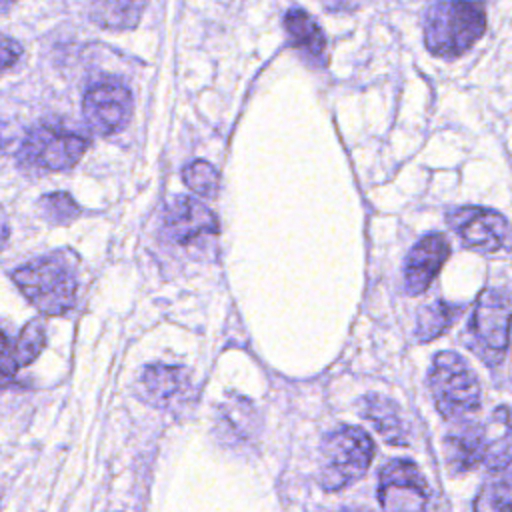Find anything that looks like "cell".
<instances>
[{
    "mask_svg": "<svg viewBox=\"0 0 512 512\" xmlns=\"http://www.w3.org/2000/svg\"><path fill=\"white\" fill-rule=\"evenodd\" d=\"M12 280L28 302L46 316H60L76 302V264L74 254L58 250L40 256L12 272Z\"/></svg>",
    "mask_w": 512,
    "mask_h": 512,
    "instance_id": "cell-1",
    "label": "cell"
},
{
    "mask_svg": "<svg viewBox=\"0 0 512 512\" xmlns=\"http://www.w3.org/2000/svg\"><path fill=\"white\" fill-rule=\"evenodd\" d=\"M486 30V12L478 0H438L424 16L426 48L442 58L470 50Z\"/></svg>",
    "mask_w": 512,
    "mask_h": 512,
    "instance_id": "cell-2",
    "label": "cell"
},
{
    "mask_svg": "<svg viewBox=\"0 0 512 512\" xmlns=\"http://www.w3.org/2000/svg\"><path fill=\"white\" fill-rule=\"evenodd\" d=\"M374 442L358 426H340L328 432L320 446V486L326 492L358 482L370 468Z\"/></svg>",
    "mask_w": 512,
    "mask_h": 512,
    "instance_id": "cell-3",
    "label": "cell"
},
{
    "mask_svg": "<svg viewBox=\"0 0 512 512\" xmlns=\"http://www.w3.org/2000/svg\"><path fill=\"white\" fill-rule=\"evenodd\" d=\"M430 392L446 420L464 422L480 408V384L472 368L456 352H438L428 374Z\"/></svg>",
    "mask_w": 512,
    "mask_h": 512,
    "instance_id": "cell-4",
    "label": "cell"
},
{
    "mask_svg": "<svg viewBox=\"0 0 512 512\" xmlns=\"http://www.w3.org/2000/svg\"><path fill=\"white\" fill-rule=\"evenodd\" d=\"M88 140L76 132L52 124L34 126L18 152V160L26 168L36 170H68L86 152Z\"/></svg>",
    "mask_w": 512,
    "mask_h": 512,
    "instance_id": "cell-5",
    "label": "cell"
},
{
    "mask_svg": "<svg viewBox=\"0 0 512 512\" xmlns=\"http://www.w3.org/2000/svg\"><path fill=\"white\" fill-rule=\"evenodd\" d=\"M510 296L504 288H488L478 298L472 316V334L478 348L490 364H500L508 348Z\"/></svg>",
    "mask_w": 512,
    "mask_h": 512,
    "instance_id": "cell-6",
    "label": "cell"
},
{
    "mask_svg": "<svg viewBox=\"0 0 512 512\" xmlns=\"http://www.w3.org/2000/svg\"><path fill=\"white\" fill-rule=\"evenodd\" d=\"M430 490L410 460H392L380 472L378 500L384 512H426Z\"/></svg>",
    "mask_w": 512,
    "mask_h": 512,
    "instance_id": "cell-7",
    "label": "cell"
},
{
    "mask_svg": "<svg viewBox=\"0 0 512 512\" xmlns=\"http://www.w3.org/2000/svg\"><path fill=\"white\" fill-rule=\"evenodd\" d=\"M82 114L94 132L104 136L116 134L132 116V94L122 82H98L84 94Z\"/></svg>",
    "mask_w": 512,
    "mask_h": 512,
    "instance_id": "cell-8",
    "label": "cell"
},
{
    "mask_svg": "<svg viewBox=\"0 0 512 512\" xmlns=\"http://www.w3.org/2000/svg\"><path fill=\"white\" fill-rule=\"evenodd\" d=\"M446 222L468 248L480 254L496 252L508 236L506 218L500 212L482 206L454 208L446 214Z\"/></svg>",
    "mask_w": 512,
    "mask_h": 512,
    "instance_id": "cell-9",
    "label": "cell"
},
{
    "mask_svg": "<svg viewBox=\"0 0 512 512\" xmlns=\"http://www.w3.org/2000/svg\"><path fill=\"white\" fill-rule=\"evenodd\" d=\"M162 230L170 242L188 244L202 234H216L218 220L204 202L190 196H178L164 212Z\"/></svg>",
    "mask_w": 512,
    "mask_h": 512,
    "instance_id": "cell-10",
    "label": "cell"
},
{
    "mask_svg": "<svg viewBox=\"0 0 512 512\" xmlns=\"http://www.w3.org/2000/svg\"><path fill=\"white\" fill-rule=\"evenodd\" d=\"M448 256H450V246L442 234L432 232L420 238L406 256V266H404L406 292L412 296L422 294L432 284V280L436 278V274L440 272Z\"/></svg>",
    "mask_w": 512,
    "mask_h": 512,
    "instance_id": "cell-11",
    "label": "cell"
},
{
    "mask_svg": "<svg viewBox=\"0 0 512 512\" xmlns=\"http://www.w3.org/2000/svg\"><path fill=\"white\" fill-rule=\"evenodd\" d=\"M144 398L156 406H172L186 398L190 390L188 372L180 366L152 364L142 372Z\"/></svg>",
    "mask_w": 512,
    "mask_h": 512,
    "instance_id": "cell-12",
    "label": "cell"
},
{
    "mask_svg": "<svg viewBox=\"0 0 512 512\" xmlns=\"http://www.w3.org/2000/svg\"><path fill=\"white\" fill-rule=\"evenodd\" d=\"M360 414L368 420L374 430L394 446L408 444V428L402 418L400 406L382 394H366L360 400Z\"/></svg>",
    "mask_w": 512,
    "mask_h": 512,
    "instance_id": "cell-13",
    "label": "cell"
},
{
    "mask_svg": "<svg viewBox=\"0 0 512 512\" xmlns=\"http://www.w3.org/2000/svg\"><path fill=\"white\" fill-rule=\"evenodd\" d=\"M446 462L454 474L468 472L484 462V434L482 426L474 422H460L446 440Z\"/></svg>",
    "mask_w": 512,
    "mask_h": 512,
    "instance_id": "cell-14",
    "label": "cell"
},
{
    "mask_svg": "<svg viewBox=\"0 0 512 512\" xmlns=\"http://www.w3.org/2000/svg\"><path fill=\"white\" fill-rule=\"evenodd\" d=\"M284 30L290 38V44L298 48L308 60L314 64H324V50H326V38L316 20L300 10V8H290L284 16Z\"/></svg>",
    "mask_w": 512,
    "mask_h": 512,
    "instance_id": "cell-15",
    "label": "cell"
},
{
    "mask_svg": "<svg viewBox=\"0 0 512 512\" xmlns=\"http://www.w3.org/2000/svg\"><path fill=\"white\" fill-rule=\"evenodd\" d=\"M484 434V462L490 470L506 472L510 464V424L508 408L500 406L490 422L482 428Z\"/></svg>",
    "mask_w": 512,
    "mask_h": 512,
    "instance_id": "cell-16",
    "label": "cell"
},
{
    "mask_svg": "<svg viewBox=\"0 0 512 512\" xmlns=\"http://www.w3.org/2000/svg\"><path fill=\"white\" fill-rule=\"evenodd\" d=\"M144 8L146 0H92L90 18L108 30H128L140 22Z\"/></svg>",
    "mask_w": 512,
    "mask_h": 512,
    "instance_id": "cell-17",
    "label": "cell"
},
{
    "mask_svg": "<svg viewBox=\"0 0 512 512\" xmlns=\"http://www.w3.org/2000/svg\"><path fill=\"white\" fill-rule=\"evenodd\" d=\"M462 306L458 304H448L444 300H436L428 306H424L418 312V322H416V338L420 342H430L444 334L454 320L460 316Z\"/></svg>",
    "mask_w": 512,
    "mask_h": 512,
    "instance_id": "cell-18",
    "label": "cell"
},
{
    "mask_svg": "<svg viewBox=\"0 0 512 512\" xmlns=\"http://www.w3.org/2000/svg\"><path fill=\"white\" fill-rule=\"evenodd\" d=\"M44 344H46L44 322L40 318H34L22 328V332L14 344V356H16L18 366H26V364L34 362L38 358V354L42 352Z\"/></svg>",
    "mask_w": 512,
    "mask_h": 512,
    "instance_id": "cell-19",
    "label": "cell"
},
{
    "mask_svg": "<svg viewBox=\"0 0 512 512\" xmlns=\"http://www.w3.org/2000/svg\"><path fill=\"white\" fill-rule=\"evenodd\" d=\"M182 180L184 184L204 196V198H214L216 192H218V182H220V176L216 172V168L204 160H194L190 164H186V168L182 170Z\"/></svg>",
    "mask_w": 512,
    "mask_h": 512,
    "instance_id": "cell-20",
    "label": "cell"
},
{
    "mask_svg": "<svg viewBox=\"0 0 512 512\" xmlns=\"http://www.w3.org/2000/svg\"><path fill=\"white\" fill-rule=\"evenodd\" d=\"M38 208L42 216L52 224H68L80 214V206L66 192H52L42 196Z\"/></svg>",
    "mask_w": 512,
    "mask_h": 512,
    "instance_id": "cell-21",
    "label": "cell"
},
{
    "mask_svg": "<svg viewBox=\"0 0 512 512\" xmlns=\"http://www.w3.org/2000/svg\"><path fill=\"white\" fill-rule=\"evenodd\" d=\"M474 512H510V480L508 476L486 482L474 502Z\"/></svg>",
    "mask_w": 512,
    "mask_h": 512,
    "instance_id": "cell-22",
    "label": "cell"
},
{
    "mask_svg": "<svg viewBox=\"0 0 512 512\" xmlns=\"http://www.w3.org/2000/svg\"><path fill=\"white\" fill-rule=\"evenodd\" d=\"M20 56H22V46L14 38L0 34V72L12 68L20 60Z\"/></svg>",
    "mask_w": 512,
    "mask_h": 512,
    "instance_id": "cell-23",
    "label": "cell"
},
{
    "mask_svg": "<svg viewBox=\"0 0 512 512\" xmlns=\"http://www.w3.org/2000/svg\"><path fill=\"white\" fill-rule=\"evenodd\" d=\"M18 362L14 356V346L8 336L0 330V376H14L18 372Z\"/></svg>",
    "mask_w": 512,
    "mask_h": 512,
    "instance_id": "cell-24",
    "label": "cell"
},
{
    "mask_svg": "<svg viewBox=\"0 0 512 512\" xmlns=\"http://www.w3.org/2000/svg\"><path fill=\"white\" fill-rule=\"evenodd\" d=\"M362 0H324L328 10H352L360 4Z\"/></svg>",
    "mask_w": 512,
    "mask_h": 512,
    "instance_id": "cell-25",
    "label": "cell"
},
{
    "mask_svg": "<svg viewBox=\"0 0 512 512\" xmlns=\"http://www.w3.org/2000/svg\"><path fill=\"white\" fill-rule=\"evenodd\" d=\"M8 234H10V226H8V216L4 212V208L0 206V248L6 244L8 240Z\"/></svg>",
    "mask_w": 512,
    "mask_h": 512,
    "instance_id": "cell-26",
    "label": "cell"
},
{
    "mask_svg": "<svg viewBox=\"0 0 512 512\" xmlns=\"http://www.w3.org/2000/svg\"><path fill=\"white\" fill-rule=\"evenodd\" d=\"M14 2H16V0H0V10H6V8H10Z\"/></svg>",
    "mask_w": 512,
    "mask_h": 512,
    "instance_id": "cell-27",
    "label": "cell"
},
{
    "mask_svg": "<svg viewBox=\"0 0 512 512\" xmlns=\"http://www.w3.org/2000/svg\"><path fill=\"white\" fill-rule=\"evenodd\" d=\"M342 512H358V510H350V508H344Z\"/></svg>",
    "mask_w": 512,
    "mask_h": 512,
    "instance_id": "cell-28",
    "label": "cell"
}]
</instances>
